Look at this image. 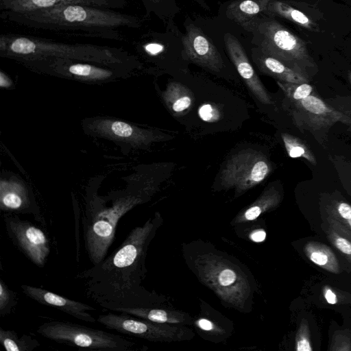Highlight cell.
<instances>
[{"mask_svg":"<svg viewBox=\"0 0 351 351\" xmlns=\"http://www.w3.org/2000/svg\"><path fill=\"white\" fill-rule=\"evenodd\" d=\"M0 342L7 351H32L40 346L39 341L28 335L19 337L12 330L0 327Z\"/></svg>","mask_w":351,"mask_h":351,"instance_id":"23","label":"cell"},{"mask_svg":"<svg viewBox=\"0 0 351 351\" xmlns=\"http://www.w3.org/2000/svg\"><path fill=\"white\" fill-rule=\"evenodd\" d=\"M278 202L277 191L272 187L265 189L258 198L239 215L237 221L254 220L263 213L277 206Z\"/></svg>","mask_w":351,"mask_h":351,"instance_id":"21","label":"cell"},{"mask_svg":"<svg viewBox=\"0 0 351 351\" xmlns=\"http://www.w3.org/2000/svg\"><path fill=\"white\" fill-rule=\"evenodd\" d=\"M154 3H158L160 0H148Z\"/></svg>","mask_w":351,"mask_h":351,"instance_id":"37","label":"cell"},{"mask_svg":"<svg viewBox=\"0 0 351 351\" xmlns=\"http://www.w3.org/2000/svg\"><path fill=\"white\" fill-rule=\"evenodd\" d=\"M6 233L13 245L29 261L43 267L51 251L50 240L35 224L17 216L4 215Z\"/></svg>","mask_w":351,"mask_h":351,"instance_id":"7","label":"cell"},{"mask_svg":"<svg viewBox=\"0 0 351 351\" xmlns=\"http://www.w3.org/2000/svg\"><path fill=\"white\" fill-rule=\"evenodd\" d=\"M1 46H4V49L1 50L23 56L59 55L77 58L90 56L99 60H106L110 59L113 56L109 49H98L94 46L51 43L25 37L5 40L4 43L1 41Z\"/></svg>","mask_w":351,"mask_h":351,"instance_id":"9","label":"cell"},{"mask_svg":"<svg viewBox=\"0 0 351 351\" xmlns=\"http://www.w3.org/2000/svg\"><path fill=\"white\" fill-rule=\"evenodd\" d=\"M266 233L263 230H256L250 234V239L254 242H262L265 239Z\"/></svg>","mask_w":351,"mask_h":351,"instance_id":"33","label":"cell"},{"mask_svg":"<svg viewBox=\"0 0 351 351\" xmlns=\"http://www.w3.org/2000/svg\"><path fill=\"white\" fill-rule=\"evenodd\" d=\"M18 300L16 293L10 289L5 282L0 278V315L11 314L16 308Z\"/></svg>","mask_w":351,"mask_h":351,"instance_id":"26","label":"cell"},{"mask_svg":"<svg viewBox=\"0 0 351 351\" xmlns=\"http://www.w3.org/2000/svg\"><path fill=\"white\" fill-rule=\"evenodd\" d=\"M183 58L207 69L219 72L224 66L218 49L197 27L189 25L182 38Z\"/></svg>","mask_w":351,"mask_h":351,"instance_id":"10","label":"cell"},{"mask_svg":"<svg viewBox=\"0 0 351 351\" xmlns=\"http://www.w3.org/2000/svg\"><path fill=\"white\" fill-rule=\"evenodd\" d=\"M117 313H128L135 317L160 324H178L187 320L184 314L154 308H128Z\"/></svg>","mask_w":351,"mask_h":351,"instance_id":"19","label":"cell"},{"mask_svg":"<svg viewBox=\"0 0 351 351\" xmlns=\"http://www.w3.org/2000/svg\"><path fill=\"white\" fill-rule=\"evenodd\" d=\"M227 53L238 73L253 95L263 104H271V97L252 66L239 40L232 34L224 35Z\"/></svg>","mask_w":351,"mask_h":351,"instance_id":"11","label":"cell"},{"mask_svg":"<svg viewBox=\"0 0 351 351\" xmlns=\"http://www.w3.org/2000/svg\"><path fill=\"white\" fill-rule=\"evenodd\" d=\"M242 26L252 33L256 47L293 71L310 62L305 43L274 19L259 16Z\"/></svg>","mask_w":351,"mask_h":351,"instance_id":"4","label":"cell"},{"mask_svg":"<svg viewBox=\"0 0 351 351\" xmlns=\"http://www.w3.org/2000/svg\"><path fill=\"white\" fill-rule=\"evenodd\" d=\"M271 0H240L230 3L227 9L228 16L241 25L250 22L267 12Z\"/></svg>","mask_w":351,"mask_h":351,"instance_id":"17","label":"cell"},{"mask_svg":"<svg viewBox=\"0 0 351 351\" xmlns=\"http://www.w3.org/2000/svg\"><path fill=\"white\" fill-rule=\"evenodd\" d=\"M267 12L286 19L311 31H317L316 24L308 16L285 2L271 0Z\"/></svg>","mask_w":351,"mask_h":351,"instance_id":"20","label":"cell"},{"mask_svg":"<svg viewBox=\"0 0 351 351\" xmlns=\"http://www.w3.org/2000/svg\"><path fill=\"white\" fill-rule=\"evenodd\" d=\"M123 1V0H0V5L5 12H25L73 4L120 8Z\"/></svg>","mask_w":351,"mask_h":351,"instance_id":"13","label":"cell"},{"mask_svg":"<svg viewBox=\"0 0 351 351\" xmlns=\"http://www.w3.org/2000/svg\"><path fill=\"white\" fill-rule=\"evenodd\" d=\"M330 239L339 251L348 256H351V241L337 233H332Z\"/></svg>","mask_w":351,"mask_h":351,"instance_id":"29","label":"cell"},{"mask_svg":"<svg viewBox=\"0 0 351 351\" xmlns=\"http://www.w3.org/2000/svg\"><path fill=\"white\" fill-rule=\"evenodd\" d=\"M312 90L313 88L309 84H302L295 88L291 96L295 100H301L310 95Z\"/></svg>","mask_w":351,"mask_h":351,"instance_id":"31","label":"cell"},{"mask_svg":"<svg viewBox=\"0 0 351 351\" xmlns=\"http://www.w3.org/2000/svg\"><path fill=\"white\" fill-rule=\"evenodd\" d=\"M103 130L106 133H109L114 136L129 138V140L134 141L140 144H147L152 141H156L158 139H161V137L152 132L141 130L128 123L119 121L106 123Z\"/></svg>","mask_w":351,"mask_h":351,"instance_id":"18","label":"cell"},{"mask_svg":"<svg viewBox=\"0 0 351 351\" xmlns=\"http://www.w3.org/2000/svg\"><path fill=\"white\" fill-rule=\"evenodd\" d=\"M97 320L108 329L151 341H177L182 339L185 334L183 330L171 327L167 324L152 322L124 313L100 315Z\"/></svg>","mask_w":351,"mask_h":351,"instance_id":"8","label":"cell"},{"mask_svg":"<svg viewBox=\"0 0 351 351\" xmlns=\"http://www.w3.org/2000/svg\"><path fill=\"white\" fill-rule=\"evenodd\" d=\"M12 21L29 27L49 29H110L136 26V19L97 7L73 4L25 12H5Z\"/></svg>","mask_w":351,"mask_h":351,"instance_id":"2","label":"cell"},{"mask_svg":"<svg viewBox=\"0 0 351 351\" xmlns=\"http://www.w3.org/2000/svg\"><path fill=\"white\" fill-rule=\"evenodd\" d=\"M271 165L261 152L247 149L232 156L219 173V182L225 189H234L242 193L261 184L269 174Z\"/></svg>","mask_w":351,"mask_h":351,"instance_id":"6","label":"cell"},{"mask_svg":"<svg viewBox=\"0 0 351 351\" xmlns=\"http://www.w3.org/2000/svg\"><path fill=\"white\" fill-rule=\"evenodd\" d=\"M162 98L169 110L175 116L186 113L194 101L191 90L182 84L176 82L167 84L162 93Z\"/></svg>","mask_w":351,"mask_h":351,"instance_id":"16","label":"cell"},{"mask_svg":"<svg viewBox=\"0 0 351 351\" xmlns=\"http://www.w3.org/2000/svg\"><path fill=\"white\" fill-rule=\"evenodd\" d=\"M29 208L27 196L21 189L1 188V208L5 211H23Z\"/></svg>","mask_w":351,"mask_h":351,"instance_id":"24","label":"cell"},{"mask_svg":"<svg viewBox=\"0 0 351 351\" xmlns=\"http://www.w3.org/2000/svg\"><path fill=\"white\" fill-rule=\"evenodd\" d=\"M68 70L75 75L93 80L106 79L112 75V72L108 70L80 63L71 65Z\"/></svg>","mask_w":351,"mask_h":351,"instance_id":"25","label":"cell"},{"mask_svg":"<svg viewBox=\"0 0 351 351\" xmlns=\"http://www.w3.org/2000/svg\"><path fill=\"white\" fill-rule=\"evenodd\" d=\"M350 78H351V73L350 74Z\"/></svg>","mask_w":351,"mask_h":351,"instance_id":"38","label":"cell"},{"mask_svg":"<svg viewBox=\"0 0 351 351\" xmlns=\"http://www.w3.org/2000/svg\"><path fill=\"white\" fill-rule=\"evenodd\" d=\"M157 219H149L132 229L109 256L76 275L87 298L112 312L121 308H151L149 295L141 281L146 271L147 249Z\"/></svg>","mask_w":351,"mask_h":351,"instance_id":"1","label":"cell"},{"mask_svg":"<svg viewBox=\"0 0 351 351\" xmlns=\"http://www.w3.org/2000/svg\"><path fill=\"white\" fill-rule=\"evenodd\" d=\"M301 104L307 111L315 114H323L327 110L325 104L320 99L313 95H308L301 99Z\"/></svg>","mask_w":351,"mask_h":351,"instance_id":"27","label":"cell"},{"mask_svg":"<svg viewBox=\"0 0 351 351\" xmlns=\"http://www.w3.org/2000/svg\"><path fill=\"white\" fill-rule=\"evenodd\" d=\"M197 325L202 330L207 331L212 330L214 328L213 324L206 319H199L197 321Z\"/></svg>","mask_w":351,"mask_h":351,"instance_id":"35","label":"cell"},{"mask_svg":"<svg viewBox=\"0 0 351 351\" xmlns=\"http://www.w3.org/2000/svg\"><path fill=\"white\" fill-rule=\"evenodd\" d=\"M305 254L314 264L332 273L339 272V265L335 254L325 245L309 243L304 248Z\"/></svg>","mask_w":351,"mask_h":351,"instance_id":"22","label":"cell"},{"mask_svg":"<svg viewBox=\"0 0 351 351\" xmlns=\"http://www.w3.org/2000/svg\"><path fill=\"white\" fill-rule=\"evenodd\" d=\"M252 58L262 73L272 76L278 81L295 83L302 79L299 73L288 67L277 58L265 53L258 47L252 48Z\"/></svg>","mask_w":351,"mask_h":351,"instance_id":"15","label":"cell"},{"mask_svg":"<svg viewBox=\"0 0 351 351\" xmlns=\"http://www.w3.org/2000/svg\"><path fill=\"white\" fill-rule=\"evenodd\" d=\"M337 213L339 217L351 228V206L347 203L341 202L337 206Z\"/></svg>","mask_w":351,"mask_h":351,"instance_id":"30","label":"cell"},{"mask_svg":"<svg viewBox=\"0 0 351 351\" xmlns=\"http://www.w3.org/2000/svg\"><path fill=\"white\" fill-rule=\"evenodd\" d=\"M207 278L223 296L243 295L245 281L239 274L226 264L210 261L206 267Z\"/></svg>","mask_w":351,"mask_h":351,"instance_id":"14","label":"cell"},{"mask_svg":"<svg viewBox=\"0 0 351 351\" xmlns=\"http://www.w3.org/2000/svg\"><path fill=\"white\" fill-rule=\"evenodd\" d=\"M141 199L126 196L115 199L110 207L104 204L91 206L82 222L84 247L93 265L101 263L111 246L119 220Z\"/></svg>","mask_w":351,"mask_h":351,"instance_id":"3","label":"cell"},{"mask_svg":"<svg viewBox=\"0 0 351 351\" xmlns=\"http://www.w3.org/2000/svg\"><path fill=\"white\" fill-rule=\"evenodd\" d=\"M145 50L150 54H157L163 49V46L157 43H150L144 47Z\"/></svg>","mask_w":351,"mask_h":351,"instance_id":"34","label":"cell"},{"mask_svg":"<svg viewBox=\"0 0 351 351\" xmlns=\"http://www.w3.org/2000/svg\"><path fill=\"white\" fill-rule=\"evenodd\" d=\"M37 332L58 343L102 351H131L135 343L129 338L75 323L50 321L38 326Z\"/></svg>","mask_w":351,"mask_h":351,"instance_id":"5","label":"cell"},{"mask_svg":"<svg viewBox=\"0 0 351 351\" xmlns=\"http://www.w3.org/2000/svg\"><path fill=\"white\" fill-rule=\"evenodd\" d=\"M295 350L297 351H311L313 350L306 324H302L298 330L295 339Z\"/></svg>","mask_w":351,"mask_h":351,"instance_id":"28","label":"cell"},{"mask_svg":"<svg viewBox=\"0 0 351 351\" xmlns=\"http://www.w3.org/2000/svg\"><path fill=\"white\" fill-rule=\"evenodd\" d=\"M23 293L39 304L53 307L80 320L95 323L96 319L90 313L95 308L88 304L69 299L50 291L29 285H21Z\"/></svg>","mask_w":351,"mask_h":351,"instance_id":"12","label":"cell"},{"mask_svg":"<svg viewBox=\"0 0 351 351\" xmlns=\"http://www.w3.org/2000/svg\"><path fill=\"white\" fill-rule=\"evenodd\" d=\"M324 298L326 302L330 304H335L337 302L336 294L330 288H325L324 291Z\"/></svg>","mask_w":351,"mask_h":351,"instance_id":"32","label":"cell"},{"mask_svg":"<svg viewBox=\"0 0 351 351\" xmlns=\"http://www.w3.org/2000/svg\"><path fill=\"white\" fill-rule=\"evenodd\" d=\"M0 85L1 87H8L10 86V82L5 75L1 72L0 74Z\"/></svg>","mask_w":351,"mask_h":351,"instance_id":"36","label":"cell"}]
</instances>
